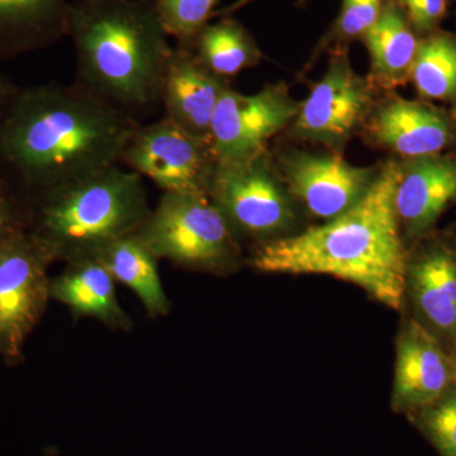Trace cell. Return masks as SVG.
Instances as JSON below:
<instances>
[{
	"instance_id": "21",
	"label": "cell",
	"mask_w": 456,
	"mask_h": 456,
	"mask_svg": "<svg viewBox=\"0 0 456 456\" xmlns=\"http://www.w3.org/2000/svg\"><path fill=\"white\" fill-rule=\"evenodd\" d=\"M184 46L193 51L206 68L224 79L254 68L263 59L254 36L231 16L204 26Z\"/></svg>"
},
{
	"instance_id": "10",
	"label": "cell",
	"mask_w": 456,
	"mask_h": 456,
	"mask_svg": "<svg viewBox=\"0 0 456 456\" xmlns=\"http://www.w3.org/2000/svg\"><path fill=\"white\" fill-rule=\"evenodd\" d=\"M301 102L284 83L269 84L248 95L228 88L212 121L211 142L218 163L246 160L268 151L273 137L290 127Z\"/></svg>"
},
{
	"instance_id": "13",
	"label": "cell",
	"mask_w": 456,
	"mask_h": 456,
	"mask_svg": "<svg viewBox=\"0 0 456 456\" xmlns=\"http://www.w3.org/2000/svg\"><path fill=\"white\" fill-rule=\"evenodd\" d=\"M455 386L452 356L424 325L416 321L407 322L397 341L393 410L415 413Z\"/></svg>"
},
{
	"instance_id": "25",
	"label": "cell",
	"mask_w": 456,
	"mask_h": 456,
	"mask_svg": "<svg viewBox=\"0 0 456 456\" xmlns=\"http://www.w3.org/2000/svg\"><path fill=\"white\" fill-rule=\"evenodd\" d=\"M415 413L417 425L441 456H456V386Z\"/></svg>"
},
{
	"instance_id": "24",
	"label": "cell",
	"mask_w": 456,
	"mask_h": 456,
	"mask_svg": "<svg viewBox=\"0 0 456 456\" xmlns=\"http://www.w3.org/2000/svg\"><path fill=\"white\" fill-rule=\"evenodd\" d=\"M387 0H342L340 13L323 38L322 47H346L360 40L377 22Z\"/></svg>"
},
{
	"instance_id": "8",
	"label": "cell",
	"mask_w": 456,
	"mask_h": 456,
	"mask_svg": "<svg viewBox=\"0 0 456 456\" xmlns=\"http://www.w3.org/2000/svg\"><path fill=\"white\" fill-rule=\"evenodd\" d=\"M375 89L354 70L346 47L335 49L322 79L302 102L290 134L341 151L374 110Z\"/></svg>"
},
{
	"instance_id": "11",
	"label": "cell",
	"mask_w": 456,
	"mask_h": 456,
	"mask_svg": "<svg viewBox=\"0 0 456 456\" xmlns=\"http://www.w3.org/2000/svg\"><path fill=\"white\" fill-rule=\"evenodd\" d=\"M277 169L290 196L314 217L330 221L362 200L380 167H355L335 151L311 154L293 150L278 156Z\"/></svg>"
},
{
	"instance_id": "1",
	"label": "cell",
	"mask_w": 456,
	"mask_h": 456,
	"mask_svg": "<svg viewBox=\"0 0 456 456\" xmlns=\"http://www.w3.org/2000/svg\"><path fill=\"white\" fill-rule=\"evenodd\" d=\"M139 125L79 83L49 84L13 99L0 121V154L44 193L121 163Z\"/></svg>"
},
{
	"instance_id": "17",
	"label": "cell",
	"mask_w": 456,
	"mask_h": 456,
	"mask_svg": "<svg viewBox=\"0 0 456 456\" xmlns=\"http://www.w3.org/2000/svg\"><path fill=\"white\" fill-rule=\"evenodd\" d=\"M407 288L417 311L437 334L456 338V253L435 244L408 264Z\"/></svg>"
},
{
	"instance_id": "15",
	"label": "cell",
	"mask_w": 456,
	"mask_h": 456,
	"mask_svg": "<svg viewBox=\"0 0 456 456\" xmlns=\"http://www.w3.org/2000/svg\"><path fill=\"white\" fill-rule=\"evenodd\" d=\"M456 200V154L406 159L399 164L395 206L408 236L430 230Z\"/></svg>"
},
{
	"instance_id": "30",
	"label": "cell",
	"mask_w": 456,
	"mask_h": 456,
	"mask_svg": "<svg viewBox=\"0 0 456 456\" xmlns=\"http://www.w3.org/2000/svg\"><path fill=\"white\" fill-rule=\"evenodd\" d=\"M454 340H455V349H454V354H452V364H454L455 378H456V338H454Z\"/></svg>"
},
{
	"instance_id": "19",
	"label": "cell",
	"mask_w": 456,
	"mask_h": 456,
	"mask_svg": "<svg viewBox=\"0 0 456 456\" xmlns=\"http://www.w3.org/2000/svg\"><path fill=\"white\" fill-rule=\"evenodd\" d=\"M93 256L103 264L114 281L134 290L150 317H165L170 314L173 303L159 275V259L136 233L114 240Z\"/></svg>"
},
{
	"instance_id": "29",
	"label": "cell",
	"mask_w": 456,
	"mask_h": 456,
	"mask_svg": "<svg viewBox=\"0 0 456 456\" xmlns=\"http://www.w3.org/2000/svg\"><path fill=\"white\" fill-rule=\"evenodd\" d=\"M14 94L11 84L0 75V99L11 98Z\"/></svg>"
},
{
	"instance_id": "23",
	"label": "cell",
	"mask_w": 456,
	"mask_h": 456,
	"mask_svg": "<svg viewBox=\"0 0 456 456\" xmlns=\"http://www.w3.org/2000/svg\"><path fill=\"white\" fill-rule=\"evenodd\" d=\"M221 0H155L159 17L167 36L188 45L208 25Z\"/></svg>"
},
{
	"instance_id": "7",
	"label": "cell",
	"mask_w": 456,
	"mask_h": 456,
	"mask_svg": "<svg viewBox=\"0 0 456 456\" xmlns=\"http://www.w3.org/2000/svg\"><path fill=\"white\" fill-rule=\"evenodd\" d=\"M121 163L151 180L164 193L208 197L218 160L211 143L163 117L137 126L126 143Z\"/></svg>"
},
{
	"instance_id": "6",
	"label": "cell",
	"mask_w": 456,
	"mask_h": 456,
	"mask_svg": "<svg viewBox=\"0 0 456 456\" xmlns=\"http://www.w3.org/2000/svg\"><path fill=\"white\" fill-rule=\"evenodd\" d=\"M208 198L236 236L269 239L287 231L296 220L292 196L268 151L246 160L218 163Z\"/></svg>"
},
{
	"instance_id": "22",
	"label": "cell",
	"mask_w": 456,
	"mask_h": 456,
	"mask_svg": "<svg viewBox=\"0 0 456 456\" xmlns=\"http://www.w3.org/2000/svg\"><path fill=\"white\" fill-rule=\"evenodd\" d=\"M410 80L421 97L456 104V36L435 31L419 40Z\"/></svg>"
},
{
	"instance_id": "18",
	"label": "cell",
	"mask_w": 456,
	"mask_h": 456,
	"mask_svg": "<svg viewBox=\"0 0 456 456\" xmlns=\"http://www.w3.org/2000/svg\"><path fill=\"white\" fill-rule=\"evenodd\" d=\"M362 41L370 56L369 79L375 88L391 90L410 80L419 40L395 0H387Z\"/></svg>"
},
{
	"instance_id": "16",
	"label": "cell",
	"mask_w": 456,
	"mask_h": 456,
	"mask_svg": "<svg viewBox=\"0 0 456 456\" xmlns=\"http://www.w3.org/2000/svg\"><path fill=\"white\" fill-rule=\"evenodd\" d=\"M61 274L50 281L51 299L61 303L77 320L93 318L112 331L130 332L134 320L117 298L116 281L94 256L65 263Z\"/></svg>"
},
{
	"instance_id": "20",
	"label": "cell",
	"mask_w": 456,
	"mask_h": 456,
	"mask_svg": "<svg viewBox=\"0 0 456 456\" xmlns=\"http://www.w3.org/2000/svg\"><path fill=\"white\" fill-rule=\"evenodd\" d=\"M69 11L66 0H0V41L23 47L61 40Z\"/></svg>"
},
{
	"instance_id": "28",
	"label": "cell",
	"mask_w": 456,
	"mask_h": 456,
	"mask_svg": "<svg viewBox=\"0 0 456 456\" xmlns=\"http://www.w3.org/2000/svg\"><path fill=\"white\" fill-rule=\"evenodd\" d=\"M254 0H237L236 3H233V4L228 5V7L224 9H217L216 11L215 16L213 17H227L231 16V14L233 13V12L239 11V9H242L246 7V5L250 4V3H253ZM302 3L307 2V0H301Z\"/></svg>"
},
{
	"instance_id": "3",
	"label": "cell",
	"mask_w": 456,
	"mask_h": 456,
	"mask_svg": "<svg viewBox=\"0 0 456 456\" xmlns=\"http://www.w3.org/2000/svg\"><path fill=\"white\" fill-rule=\"evenodd\" d=\"M77 82L136 118L160 104L171 46L155 0H71Z\"/></svg>"
},
{
	"instance_id": "14",
	"label": "cell",
	"mask_w": 456,
	"mask_h": 456,
	"mask_svg": "<svg viewBox=\"0 0 456 456\" xmlns=\"http://www.w3.org/2000/svg\"><path fill=\"white\" fill-rule=\"evenodd\" d=\"M362 128L375 146L404 159L441 154L456 142V122L449 113L397 97L374 107Z\"/></svg>"
},
{
	"instance_id": "26",
	"label": "cell",
	"mask_w": 456,
	"mask_h": 456,
	"mask_svg": "<svg viewBox=\"0 0 456 456\" xmlns=\"http://www.w3.org/2000/svg\"><path fill=\"white\" fill-rule=\"evenodd\" d=\"M417 35L437 31L448 11V0H395Z\"/></svg>"
},
{
	"instance_id": "9",
	"label": "cell",
	"mask_w": 456,
	"mask_h": 456,
	"mask_svg": "<svg viewBox=\"0 0 456 456\" xmlns=\"http://www.w3.org/2000/svg\"><path fill=\"white\" fill-rule=\"evenodd\" d=\"M55 257L31 233L0 244V355L18 360L27 336L47 307L49 268Z\"/></svg>"
},
{
	"instance_id": "2",
	"label": "cell",
	"mask_w": 456,
	"mask_h": 456,
	"mask_svg": "<svg viewBox=\"0 0 456 456\" xmlns=\"http://www.w3.org/2000/svg\"><path fill=\"white\" fill-rule=\"evenodd\" d=\"M399 164L380 167L377 179L349 211L299 235L264 242L251 265L275 274L330 275L359 285L398 310L407 289V254L395 197Z\"/></svg>"
},
{
	"instance_id": "5",
	"label": "cell",
	"mask_w": 456,
	"mask_h": 456,
	"mask_svg": "<svg viewBox=\"0 0 456 456\" xmlns=\"http://www.w3.org/2000/svg\"><path fill=\"white\" fill-rule=\"evenodd\" d=\"M134 233L159 260L182 269L226 272L241 254L226 218L202 194L163 193Z\"/></svg>"
},
{
	"instance_id": "12",
	"label": "cell",
	"mask_w": 456,
	"mask_h": 456,
	"mask_svg": "<svg viewBox=\"0 0 456 456\" xmlns=\"http://www.w3.org/2000/svg\"><path fill=\"white\" fill-rule=\"evenodd\" d=\"M228 88L227 80L206 68L188 46L171 47L159 92L165 118L212 145L213 116Z\"/></svg>"
},
{
	"instance_id": "27",
	"label": "cell",
	"mask_w": 456,
	"mask_h": 456,
	"mask_svg": "<svg viewBox=\"0 0 456 456\" xmlns=\"http://www.w3.org/2000/svg\"><path fill=\"white\" fill-rule=\"evenodd\" d=\"M20 231L22 230L16 226V222L13 220V212H12L9 198L0 188V244Z\"/></svg>"
},
{
	"instance_id": "4",
	"label": "cell",
	"mask_w": 456,
	"mask_h": 456,
	"mask_svg": "<svg viewBox=\"0 0 456 456\" xmlns=\"http://www.w3.org/2000/svg\"><path fill=\"white\" fill-rule=\"evenodd\" d=\"M150 212L142 176L117 164L44 191L31 235L68 263L136 232Z\"/></svg>"
}]
</instances>
